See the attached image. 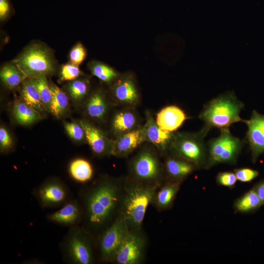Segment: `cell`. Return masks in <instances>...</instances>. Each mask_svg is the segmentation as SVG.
I'll use <instances>...</instances> for the list:
<instances>
[{
  "label": "cell",
  "mask_w": 264,
  "mask_h": 264,
  "mask_svg": "<svg viewBox=\"0 0 264 264\" xmlns=\"http://www.w3.org/2000/svg\"><path fill=\"white\" fill-rule=\"evenodd\" d=\"M125 179L103 176L86 193L84 198L86 218L92 227H102L120 209Z\"/></svg>",
  "instance_id": "6da1fadb"
},
{
  "label": "cell",
  "mask_w": 264,
  "mask_h": 264,
  "mask_svg": "<svg viewBox=\"0 0 264 264\" xmlns=\"http://www.w3.org/2000/svg\"><path fill=\"white\" fill-rule=\"evenodd\" d=\"M160 186L146 184L126 177L119 214L130 230L141 229L147 209L153 203Z\"/></svg>",
  "instance_id": "7a4b0ae2"
},
{
  "label": "cell",
  "mask_w": 264,
  "mask_h": 264,
  "mask_svg": "<svg viewBox=\"0 0 264 264\" xmlns=\"http://www.w3.org/2000/svg\"><path fill=\"white\" fill-rule=\"evenodd\" d=\"M244 106L233 91H228L208 102L198 117L210 129L229 128L234 123L243 122L240 113Z\"/></svg>",
  "instance_id": "3957f363"
},
{
  "label": "cell",
  "mask_w": 264,
  "mask_h": 264,
  "mask_svg": "<svg viewBox=\"0 0 264 264\" xmlns=\"http://www.w3.org/2000/svg\"><path fill=\"white\" fill-rule=\"evenodd\" d=\"M161 155L152 144L145 142L128 163V178L142 183L160 186L166 179Z\"/></svg>",
  "instance_id": "277c9868"
},
{
  "label": "cell",
  "mask_w": 264,
  "mask_h": 264,
  "mask_svg": "<svg viewBox=\"0 0 264 264\" xmlns=\"http://www.w3.org/2000/svg\"><path fill=\"white\" fill-rule=\"evenodd\" d=\"M210 130L204 126L196 132H175L168 153L191 162L196 168L206 167L208 147L204 138Z\"/></svg>",
  "instance_id": "5b68a950"
},
{
  "label": "cell",
  "mask_w": 264,
  "mask_h": 264,
  "mask_svg": "<svg viewBox=\"0 0 264 264\" xmlns=\"http://www.w3.org/2000/svg\"><path fill=\"white\" fill-rule=\"evenodd\" d=\"M26 78H36L53 74L55 64L49 50L39 44H33L14 62Z\"/></svg>",
  "instance_id": "8992f818"
},
{
  "label": "cell",
  "mask_w": 264,
  "mask_h": 264,
  "mask_svg": "<svg viewBox=\"0 0 264 264\" xmlns=\"http://www.w3.org/2000/svg\"><path fill=\"white\" fill-rule=\"evenodd\" d=\"M220 134L208 143L206 168L219 163L234 164L241 152L243 142L231 133L229 128L220 129Z\"/></svg>",
  "instance_id": "52a82bcc"
},
{
  "label": "cell",
  "mask_w": 264,
  "mask_h": 264,
  "mask_svg": "<svg viewBox=\"0 0 264 264\" xmlns=\"http://www.w3.org/2000/svg\"><path fill=\"white\" fill-rule=\"evenodd\" d=\"M109 85L110 96L113 105L136 108L139 104L140 92L135 77L131 72L121 73Z\"/></svg>",
  "instance_id": "ba28073f"
},
{
  "label": "cell",
  "mask_w": 264,
  "mask_h": 264,
  "mask_svg": "<svg viewBox=\"0 0 264 264\" xmlns=\"http://www.w3.org/2000/svg\"><path fill=\"white\" fill-rule=\"evenodd\" d=\"M65 249L69 260L77 264H90L93 256L90 238L83 228L75 227L67 237Z\"/></svg>",
  "instance_id": "9c48e42d"
},
{
  "label": "cell",
  "mask_w": 264,
  "mask_h": 264,
  "mask_svg": "<svg viewBox=\"0 0 264 264\" xmlns=\"http://www.w3.org/2000/svg\"><path fill=\"white\" fill-rule=\"evenodd\" d=\"M146 239L141 229L129 230L116 252L112 262L117 264H138L144 257Z\"/></svg>",
  "instance_id": "30bf717a"
},
{
  "label": "cell",
  "mask_w": 264,
  "mask_h": 264,
  "mask_svg": "<svg viewBox=\"0 0 264 264\" xmlns=\"http://www.w3.org/2000/svg\"><path fill=\"white\" fill-rule=\"evenodd\" d=\"M129 230L125 220L119 214L113 222L106 229L100 238L99 247L103 260L112 262Z\"/></svg>",
  "instance_id": "8fae6325"
},
{
  "label": "cell",
  "mask_w": 264,
  "mask_h": 264,
  "mask_svg": "<svg viewBox=\"0 0 264 264\" xmlns=\"http://www.w3.org/2000/svg\"><path fill=\"white\" fill-rule=\"evenodd\" d=\"M145 121L142 125L145 141L154 145L163 157L168 153L175 132L162 129L149 110L145 111Z\"/></svg>",
  "instance_id": "7c38bea8"
},
{
  "label": "cell",
  "mask_w": 264,
  "mask_h": 264,
  "mask_svg": "<svg viewBox=\"0 0 264 264\" xmlns=\"http://www.w3.org/2000/svg\"><path fill=\"white\" fill-rule=\"evenodd\" d=\"M243 123L247 126L245 140L251 151L252 161L255 163L264 154V115L253 110L250 118L244 119Z\"/></svg>",
  "instance_id": "4fadbf2b"
},
{
  "label": "cell",
  "mask_w": 264,
  "mask_h": 264,
  "mask_svg": "<svg viewBox=\"0 0 264 264\" xmlns=\"http://www.w3.org/2000/svg\"><path fill=\"white\" fill-rule=\"evenodd\" d=\"M136 108L119 107L110 118V130L112 139L140 128V117Z\"/></svg>",
  "instance_id": "5bb4252c"
},
{
  "label": "cell",
  "mask_w": 264,
  "mask_h": 264,
  "mask_svg": "<svg viewBox=\"0 0 264 264\" xmlns=\"http://www.w3.org/2000/svg\"><path fill=\"white\" fill-rule=\"evenodd\" d=\"M79 123L85 130L86 141L92 153L99 157L111 155L113 140L89 121L82 119Z\"/></svg>",
  "instance_id": "9a60e30c"
},
{
  "label": "cell",
  "mask_w": 264,
  "mask_h": 264,
  "mask_svg": "<svg viewBox=\"0 0 264 264\" xmlns=\"http://www.w3.org/2000/svg\"><path fill=\"white\" fill-rule=\"evenodd\" d=\"M36 196L43 207H54L64 203L67 198V191L59 180L50 179L39 187Z\"/></svg>",
  "instance_id": "2e32d148"
},
{
  "label": "cell",
  "mask_w": 264,
  "mask_h": 264,
  "mask_svg": "<svg viewBox=\"0 0 264 264\" xmlns=\"http://www.w3.org/2000/svg\"><path fill=\"white\" fill-rule=\"evenodd\" d=\"M110 105H113L101 90H96L89 95L85 102V111L94 122L101 123L107 118Z\"/></svg>",
  "instance_id": "e0dca14e"
},
{
  "label": "cell",
  "mask_w": 264,
  "mask_h": 264,
  "mask_svg": "<svg viewBox=\"0 0 264 264\" xmlns=\"http://www.w3.org/2000/svg\"><path fill=\"white\" fill-rule=\"evenodd\" d=\"M113 140L111 155L120 158L126 157L145 142L142 126Z\"/></svg>",
  "instance_id": "ac0fdd59"
},
{
  "label": "cell",
  "mask_w": 264,
  "mask_h": 264,
  "mask_svg": "<svg viewBox=\"0 0 264 264\" xmlns=\"http://www.w3.org/2000/svg\"><path fill=\"white\" fill-rule=\"evenodd\" d=\"M163 157L164 171L166 179L168 180L179 182L196 168L191 162L170 154Z\"/></svg>",
  "instance_id": "d6986e66"
},
{
  "label": "cell",
  "mask_w": 264,
  "mask_h": 264,
  "mask_svg": "<svg viewBox=\"0 0 264 264\" xmlns=\"http://www.w3.org/2000/svg\"><path fill=\"white\" fill-rule=\"evenodd\" d=\"M187 119L188 117L183 110L176 105H170L158 112L155 121L162 129L176 132Z\"/></svg>",
  "instance_id": "ffe728a7"
},
{
  "label": "cell",
  "mask_w": 264,
  "mask_h": 264,
  "mask_svg": "<svg viewBox=\"0 0 264 264\" xmlns=\"http://www.w3.org/2000/svg\"><path fill=\"white\" fill-rule=\"evenodd\" d=\"M81 211L78 203L76 200H70L66 203L59 210L49 214L48 220L64 225H73L80 219Z\"/></svg>",
  "instance_id": "44dd1931"
},
{
  "label": "cell",
  "mask_w": 264,
  "mask_h": 264,
  "mask_svg": "<svg viewBox=\"0 0 264 264\" xmlns=\"http://www.w3.org/2000/svg\"><path fill=\"white\" fill-rule=\"evenodd\" d=\"M179 182L167 179L156 191L154 201L159 211L167 209L173 202L178 191Z\"/></svg>",
  "instance_id": "7402d4cb"
},
{
  "label": "cell",
  "mask_w": 264,
  "mask_h": 264,
  "mask_svg": "<svg viewBox=\"0 0 264 264\" xmlns=\"http://www.w3.org/2000/svg\"><path fill=\"white\" fill-rule=\"evenodd\" d=\"M21 98L41 114L46 112L33 78H25L20 87Z\"/></svg>",
  "instance_id": "603a6c76"
},
{
  "label": "cell",
  "mask_w": 264,
  "mask_h": 264,
  "mask_svg": "<svg viewBox=\"0 0 264 264\" xmlns=\"http://www.w3.org/2000/svg\"><path fill=\"white\" fill-rule=\"evenodd\" d=\"M13 115L17 123L27 126L33 124L42 118V114L25 103L22 98L14 102Z\"/></svg>",
  "instance_id": "cb8c5ba5"
},
{
  "label": "cell",
  "mask_w": 264,
  "mask_h": 264,
  "mask_svg": "<svg viewBox=\"0 0 264 264\" xmlns=\"http://www.w3.org/2000/svg\"><path fill=\"white\" fill-rule=\"evenodd\" d=\"M67 94L77 105L81 104L88 98L90 91V84L87 79H76L69 82L66 87Z\"/></svg>",
  "instance_id": "d4e9b609"
},
{
  "label": "cell",
  "mask_w": 264,
  "mask_h": 264,
  "mask_svg": "<svg viewBox=\"0 0 264 264\" xmlns=\"http://www.w3.org/2000/svg\"><path fill=\"white\" fill-rule=\"evenodd\" d=\"M0 77L3 84L9 89H14L26 78L15 63L7 64L1 67Z\"/></svg>",
  "instance_id": "484cf974"
},
{
  "label": "cell",
  "mask_w": 264,
  "mask_h": 264,
  "mask_svg": "<svg viewBox=\"0 0 264 264\" xmlns=\"http://www.w3.org/2000/svg\"><path fill=\"white\" fill-rule=\"evenodd\" d=\"M52 93L51 112L56 118H60L67 112L69 106L67 95L53 83L50 85Z\"/></svg>",
  "instance_id": "4316f807"
},
{
  "label": "cell",
  "mask_w": 264,
  "mask_h": 264,
  "mask_svg": "<svg viewBox=\"0 0 264 264\" xmlns=\"http://www.w3.org/2000/svg\"><path fill=\"white\" fill-rule=\"evenodd\" d=\"M69 172L74 180L84 183L91 179L93 171L91 165L88 160L77 158L70 163Z\"/></svg>",
  "instance_id": "83f0119b"
},
{
  "label": "cell",
  "mask_w": 264,
  "mask_h": 264,
  "mask_svg": "<svg viewBox=\"0 0 264 264\" xmlns=\"http://www.w3.org/2000/svg\"><path fill=\"white\" fill-rule=\"evenodd\" d=\"M91 73L101 81L110 85L121 73L108 65L99 62H92L89 65Z\"/></svg>",
  "instance_id": "f1b7e54d"
},
{
  "label": "cell",
  "mask_w": 264,
  "mask_h": 264,
  "mask_svg": "<svg viewBox=\"0 0 264 264\" xmlns=\"http://www.w3.org/2000/svg\"><path fill=\"white\" fill-rule=\"evenodd\" d=\"M262 204L258 194L253 188L237 201L236 207L239 211L246 212L255 211Z\"/></svg>",
  "instance_id": "f546056e"
},
{
  "label": "cell",
  "mask_w": 264,
  "mask_h": 264,
  "mask_svg": "<svg viewBox=\"0 0 264 264\" xmlns=\"http://www.w3.org/2000/svg\"><path fill=\"white\" fill-rule=\"evenodd\" d=\"M47 112H51L52 93L46 76L33 78Z\"/></svg>",
  "instance_id": "4dcf8cb0"
},
{
  "label": "cell",
  "mask_w": 264,
  "mask_h": 264,
  "mask_svg": "<svg viewBox=\"0 0 264 264\" xmlns=\"http://www.w3.org/2000/svg\"><path fill=\"white\" fill-rule=\"evenodd\" d=\"M64 128L68 135L77 141L86 140L85 130L80 123L65 122Z\"/></svg>",
  "instance_id": "1f68e13d"
},
{
  "label": "cell",
  "mask_w": 264,
  "mask_h": 264,
  "mask_svg": "<svg viewBox=\"0 0 264 264\" xmlns=\"http://www.w3.org/2000/svg\"><path fill=\"white\" fill-rule=\"evenodd\" d=\"M81 73L78 65L72 63H68L62 66L60 79L62 81H71L77 79Z\"/></svg>",
  "instance_id": "d6a6232c"
},
{
  "label": "cell",
  "mask_w": 264,
  "mask_h": 264,
  "mask_svg": "<svg viewBox=\"0 0 264 264\" xmlns=\"http://www.w3.org/2000/svg\"><path fill=\"white\" fill-rule=\"evenodd\" d=\"M235 174L238 180L246 182L255 179L259 176V172L249 168H242L235 170Z\"/></svg>",
  "instance_id": "836d02e7"
},
{
  "label": "cell",
  "mask_w": 264,
  "mask_h": 264,
  "mask_svg": "<svg viewBox=\"0 0 264 264\" xmlns=\"http://www.w3.org/2000/svg\"><path fill=\"white\" fill-rule=\"evenodd\" d=\"M86 56L85 48L81 44H76L71 50L69 54L70 62L77 65L81 64Z\"/></svg>",
  "instance_id": "e575fe53"
},
{
  "label": "cell",
  "mask_w": 264,
  "mask_h": 264,
  "mask_svg": "<svg viewBox=\"0 0 264 264\" xmlns=\"http://www.w3.org/2000/svg\"><path fill=\"white\" fill-rule=\"evenodd\" d=\"M217 179L220 184L227 187L233 186L238 180L235 173L231 172L219 173Z\"/></svg>",
  "instance_id": "d590c367"
},
{
  "label": "cell",
  "mask_w": 264,
  "mask_h": 264,
  "mask_svg": "<svg viewBox=\"0 0 264 264\" xmlns=\"http://www.w3.org/2000/svg\"><path fill=\"white\" fill-rule=\"evenodd\" d=\"M13 145L12 137L8 131L3 127L0 128V149L1 152L10 149Z\"/></svg>",
  "instance_id": "8d00e7d4"
},
{
  "label": "cell",
  "mask_w": 264,
  "mask_h": 264,
  "mask_svg": "<svg viewBox=\"0 0 264 264\" xmlns=\"http://www.w3.org/2000/svg\"><path fill=\"white\" fill-rule=\"evenodd\" d=\"M13 11L10 0H0V19L4 21L9 17Z\"/></svg>",
  "instance_id": "74e56055"
},
{
  "label": "cell",
  "mask_w": 264,
  "mask_h": 264,
  "mask_svg": "<svg viewBox=\"0 0 264 264\" xmlns=\"http://www.w3.org/2000/svg\"><path fill=\"white\" fill-rule=\"evenodd\" d=\"M254 189L258 194L263 204L264 203V180L258 183Z\"/></svg>",
  "instance_id": "f35d334b"
},
{
  "label": "cell",
  "mask_w": 264,
  "mask_h": 264,
  "mask_svg": "<svg viewBox=\"0 0 264 264\" xmlns=\"http://www.w3.org/2000/svg\"></svg>",
  "instance_id": "ab89813d"
}]
</instances>
